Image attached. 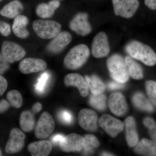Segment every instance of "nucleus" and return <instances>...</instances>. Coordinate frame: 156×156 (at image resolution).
<instances>
[{"instance_id":"nucleus-1","label":"nucleus","mask_w":156,"mask_h":156,"mask_svg":"<svg viewBox=\"0 0 156 156\" xmlns=\"http://www.w3.org/2000/svg\"><path fill=\"white\" fill-rule=\"evenodd\" d=\"M126 52L132 58L152 66L156 63V54L149 46L136 41H132L126 45Z\"/></svg>"},{"instance_id":"nucleus-2","label":"nucleus","mask_w":156,"mask_h":156,"mask_svg":"<svg viewBox=\"0 0 156 156\" xmlns=\"http://www.w3.org/2000/svg\"><path fill=\"white\" fill-rule=\"evenodd\" d=\"M90 55L87 45L80 44L70 49L64 59V64L68 69L75 70L82 67L87 61Z\"/></svg>"},{"instance_id":"nucleus-3","label":"nucleus","mask_w":156,"mask_h":156,"mask_svg":"<svg viewBox=\"0 0 156 156\" xmlns=\"http://www.w3.org/2000/svg\"><path fill=\"white\" fill-rule=\"evenodd\" d=\"M107 66L111 76L115 81L125 83L129 80L125 59L122 55L115 54L110 56L107 61Z\"/></svg>"},{"instance_id":"nucleus-4","label":"nucleus","mask_w":156,"mask_h":156,"mask_svg":"<svg viewBox=\"0 0 156 156\" xmlns=\"http://www.w3.org/2000/svg\"><path fill=\"white\" fill-rule=\"evenodd\" d=\"M33 28L37 35L43 39H53L61 30V25L53 20H37L33 23Z\"/></svg>"},{"instance_id":"nucleus-5","label":"nucleus","mask_w":156,"mask_h":156,"mask_svg":"<svg viewBox=\"0 0 156 156\" xmlns=\"http://www.w3.org/2000/svg\"><path fill=\"white\" fill-rule=\"evenodd\" d=\"M55 122L53 117L47 112H44L39 118L35 127V135L38 139L48 138L55 128Z\"/></svg>"},{"instance_id":"nucleus-6","label":"nucleus","mask_w":156,"mask_h":156,"mask_svg":"<svg viewBox=\"0 0 156 156\" xmlns=\"http://www.w3.org/2000/svg\"><path fill=\"white\" fill-rule=\"evenodd\" d=\"M114 11L116 16L130 18L136 13L139 2L138 0H112Z\"/></svg>"},{"instance_id":"nucleus-7","label":"nucleus","mask_w":156,"mask_h":156,"mask_svg":"<svg viewBox=\"0 0 156 156\" xmlns=\"http://www.w3.org/2000/svg\"><path fill=\"white\" fill-rule=\"evenodd\" d=\"M1 50L3 56L10 63L21 60L26 54L25 50L21 46L9 41L3 42Z\"/></svg>"},{"instance_id":"nucleus-8","label":"nucleus","mask_w":156,"mask_h":156,"mask_svg":"<svg viewBox=\"0 0 156 156\" xmlns=\"http://www.w3.org/2000/svg\"><path fill=\"white\" fill-rule=\"evenodd\" d=\"M110 50L108 37L105 33L100 32L95 35L92 41V55L96 58H102L109 54Z\"/></svg>"},{"instance_id":"nucleus-9","label":"nucleus","mask_w":156,"mask_h":156,"mask_svg":"<svg viewBox=\"0 0 156 156\" xmlns=\"http://www.w3.org/2000/svg\"><path fill=\"white\" fill-rule=\"evenodd\" d=\"M25 137V134L18 128L12 129L6 144V152L8 154H14L20 152L24 147Z\"/></svg>"},{"instance_id":"nucleus-10","label":"nucleus","mask_w":156,"mask_h":156,"mask_svg":"<svg viewBox=\"0 0 156 156\" xmlns=\"http://www.w3.org/2000/svg\"><path fill=\"white\" fill-rule=\"evenodd\" d=\"M98 122L100 127L112 137H116L124 129L122 122L110 115H103Z\"/></svg>"},{"instance_id":"nucleus-11","label":"nucleus","mask_w":156,"mask_h":156,"mask_svg":"<svg viewBox=\"0 0 156 156\" xmlns=\"http://www.w3.org/2000/svg\"><path fill=\"white\" fill-rule=\"evenodd\" d=\"M69 26L72 30L82 36L89 34L92 31V27L88 20V15L83 12L76 14L70 22Z\"/></svg>"},{"instance_id":"nucleus-12","label":"nucleus","mask_w":156,"mask_h":156,"mask_svg":"<svg viewBox=\"0 0 156 156\" xmlns=\"http://www.w3.org/2000/svg\"><path fill=\"white\" fill-rule=\"evenodd\" d=\"M84 144V137L76 133H72L64 136L59 143V147L61 150L65 152H80L83 150Z\"/></svg>"},{"instance_id":"nucleus-13","label":"nucleus","mask_w":156,"mask_h":156,"mask_svg":"<svg viewBox=\"0 0 156 156\" xmlns=\"http://www.w3.org/2000/svg\"><path fill=\"white\" fill-rule=\"evenodd\" d=\"M98 117L95 112L89 109L81 110L78 116V122L81 128L88 131H95L97 129Z\"/></svg>"},{"instance_id":"nucleus-14","label":"nucleus","mask_w":156,"mask_h":156,"mask_svg":"<svg viewBox=\"0 0 156 156\" xmlns=\"http://www.w3.org/2000/svg\"><path fill=\"white\" fill-rule=\"evenodd\" d=\"M108 105L112 112L118 116L124 115L128 111V105L126 98L120 92H115L110 95Z\"/></svg>"},{"instance_id":"nucleus-15","label":"nucleus","mask_w":156,"mask_h":156,"mask_svg":"<svg viewBox=\"0 0 156 156\" xmlns=\"http://www.w3.org/2000/svg\"><path fill=\"white\" fill-rule=\"evenodd\" d=\"M47 67V63L44 60L34 58H24L19 65L20 71L24 74L43 71Z\"/></svg>"},{"instance_id":"nucleus-16","label":"nucleus","mask_w":156,"mask_h":156,"mask_svg":"<svg viewBox=\"0 0 156 156\" xmlns=\"http://www.w3.org/2000/svg\"><path fill=\"white\" fill-rule=\"evenodd\" d=\"M72 40V36L69 33L62 31L53 38L47 47L49 52L57 53L62 51Z\"/></svg>"},{"instance_id":"nucleus-17","label":"nucleus","mask_w":156,"mask_h":156,"mask_svg":"<svg viewBox=\"0 0 156 156\" xmlns=\"http://www.w3.org/2000/svg\"><path fill=\"white\" fill-rule=\"evenodd\" d=\"M65 85L67 87H75L81 96L86 97L89 94V87L87 81L82 76L77 73H71L64 78Z\"/></svg>"},{"instance_id":"nucleus-18","label":"nucleus","mask_w":156,"mask_h":156,"mask_svg":"<svg viewBox=\"0 0 156 156\" xmlns=\"http://www.w3.org/2000/svg\"><path fill=\"white\" fill-rule=\"evenodd\" d=\"M27 149L32 156H47L52 149L51 142L48 140H42L31 143Z\"/></svg>"},{"instance_id":"nucleus-19","label":"nucleus","mask_w":156,"mask_h":156,"mask_svg":"<svg viewBox=\"0 0 156 156\" xmlns=\"http://www.w3.org/2000/svg\"><path fill=\"white\" fill-rule=\"evenodd\" d=\"M29 22L28 19L24 15H19L14 19L12 30L14 34L21 39H25L29 35L26 29Z\"/></svg>"},{"instance_id":"nucleus-20","label":"nucleus","mask_w":156,"mask_h":156,"mask_svg":"<svg viewBox=\"0 0 156 156\" xmlns=\"http://www.w3.org/2000/svg\"><path fill=\"white\" fill-rule=\"evenodd\" d=\"M125 123L127 143L130 147H134L138 142L135 121L133 117H128L125 120Z\"/></svg>"},{"instance_id":"nucleus-21","label":"nucleus","mask_w":156,"mask_h":156,"mask_svg":"<svg viewBox=\"0 0 156 156\" xmlns=\"http://www.w3.org/2000/svg\"><path fill=\"white\" fill-rule=\"evenodd\" d=\"M60 6L58 1H50L48 3H42L38 5L36 9V14L38 17L42 18H50L53 16L55 11Z\"/></svg>"},{"instance_id":"nucleus-22","label":"nucleus","mask_w":156,"mask_h":156,"mask_svg":"<svg viewBox=\"0 0 156 156\" xmlns=\"http://www.w3.org/2000/svg\"><path fill=\"white\" fill-rule=\"evenodd\" d=\"M136 153L144 156H156V143L148 139L141 140L135 145Z\"/></svg>"},{"instance_id":"nucleus-23","label":"nucleus","mask_w":156,"mask_h":156,"mask_svg":"<svg viewBox=\"0 0 156 156\" xmlns=\"http://www.w3.org/2000/svg\"><path fill=\"white\" fill-rule=\"evenodd\" d=\"M23 7L19 1H14L6 5L0 11V14L9 18H15L20 15Z\"/></svg>"},{"instance_id":"nucleus-24","label":"nucleus","mask_w":156,"mask_h":156,"mask_svg":"<svg viewBox=\"0 0 156 156\" xmlns=\"http://www.w3.org/2000/svg\"><path fill=\"white\" fill-rule=\"evenodd\" d=\"M125 60L126 69L129 77L136 80L142 79L143 71L141 66L130 56H126Z\"/></svg>"},{"instance_id":"nucleus-25","label":"nucleus","mask_w":156,"mask_h":156,"mask_svg":"<svg viewBox=\"0 0 156 156\" xmlns=\"http://www.w3.org/2000/svg\"><path fill=\"white\" fill-rule=\"evenodd\" d=\"M85 80L90 91L93 95L102 94L105 90V86L102 81L95 75L85 76Z\"/></svg>"},{"instance_id":"nucleus-26","label":"nucleus","mask_w":156,"mask_h":156,"mask_svg":"<svg viewBox=\"0 0 156 156\" xmlns=\"http://www.w3.org/2000/svg\"><path fill=\"white\" fill-rule=\"evenodd\" d=\"M20 126L26 132L32 131L35 127V119L33 113L29 111L22 112L20 119Z\"/></svg>"},{"instance_id":"nucleus-27","label":"nucleus","mask_w":156,"mask_h":156,"mask_svg":"<svg viewBox=\"0 0 156 156\" xmlns=\"http://www.w3.org/2000/svg\"><path fill=\"white\" fill-rule=\"evenodd\" d=\"M132 100L134 105L139 109L149 112L154 111V108L151 104L140 92L135 93L132 97Z\"/></svg>"},{"instance_id":"nucleus-28","label":"nucleus","mask_w":156,"mask_h":156,"mask_svg":"<svg viewBox=\"0 0 156 156\" xmlns=\"http://www.w3.org/2000/svg\"><path fill=\"white\" fill-rule=\"evenodd\" d=\"M85 144L83 147L84 153L89 154L93 152L94 150L100 145L97 137L92 134H87L84 136Z\"/></svg>"},{"instance_id":"nucleus-29","label":"nucleus","mask_w":156,"mask_h":156,"mask_svg":"<svg viewBox=\"0 0 156 156\" xmlns=\"http://www.w3.org/2000/svg\"><path fill=\"white\" fill-rule=\"evenodd\" d=\"M89 102L91 106L98 110H104L106 108V97L102 93L98 95L92 94L89 98Z\"/></svg>"},{"instance_id":"nucleus-30","label":"nucleus","mask_w":156,"mask_h":156,"mask_svg":"<svg viewBox=\"0 0 156 156\" xmlns=\"http://www.w3.org/2000/svg\"><path fill=\"white\" fill-rule=\"evenodd\" d=\"M7 98L10 105L16 108H19L22 105L23 100L19 91L12 90L7 94Z\"/></svg>"},{"instance_id":"nucleus-31","label":"nucleus","mask_w":156,"mask_h":156,"mask_svg":"<svg viewBox=\"0 0 156 156\" xmlns=\"http://www.w3.org/2000/svg\"><path fill=\"white\" fill-rule=\"evenodd\" d=\"M145 88L149 100L156 106V83L153 81H147L146 83Z\"/></svg>"},{"instance_id":"nucleus-32","label":"nucleus","mask_w":156,"mask_h":156,"mask_svg":"<svg viewBox=\"0 0 156 156\" xmlns=\"http://www.w3.org/2000/svg\"><path fill=\"white\" fill-rule=\"evenodd\" d=\"M50 78V75L48 73L45 72L42 74L38 80V82L35 86V90L38 93H42L44 91L45 87Z\"/></svg>"},{"instance_id":"nucleus-33","label":"nucleus","mask_w":156,"mask_h":156,"mask_svg":"<svg viewBox=\"0 0 156 156\" xmlns=\"http://www.w3.org/2000/svg\"><path fill=\"white\" fill-rule=\"evenodd\" d=\"M59 118L62 122L69 124L72 122L73 117L69 112L66 110L62 111L59 114Z\"/></svg>"},{"instance_id":"nucleus-34","label":"nucleus","mask_w":156,"mask_h":156,"mask_svg":"<svg viewBox=\"0 0 156 156\" xmlns=\"http://www.w3.org/2000/svg\"><path fill=\"white\" fill-rule=\"evenodd\" d=\"M9 62L5 58L2 54L0 53V75L4 74L10 68Z\"/></svg>"},{"instance_id":"nucleus-35","label":"nucleus","mask_w":156,"mask_h":156,"mask_svg":"<svg viewBox=\"0 0 156 156\" xmlns=\"http://www.w3.org/2000/svg\"><path fill=\"white\" fill-rule=\"evenodd\" d=\"M11 32V27L9 23L5 22H0V33L3 36L7 37Z\"/></svg>"},{"instance_id":"nucleus-36","label":"nucleus","mask_w":156,"mask_h":156,"mask_svg":"<svg viewBox=\"0 0 156 156\" xmlns=\"http://www.w3.org/2000/svg\"><path fill=\"white\" fill-rule=\"evenodd\" d=\"M109 89L112 90H118L122 89L124 87V83H119L117 81H111L108 83Z\"/></svg>"},{"instance_id":"nucleus-37","label":"nucleus","mask_w":156,"mask_h":156,"mask_svg":"<svg viewBox=\"0 0 156 156\" xmlns=\"http://www.w3.org/2000/svg\"><path fill=\"white\" fill-rule=\"evenodd\" d=\"M8 88L7 80L2 76L0 75V96H2Z\"/></svg>"},{"instance_id":"nucleus-38","label":"nucleus","mask_w":156,"mask_h":156,"mask_svg":"<svg viewBox=\"0 0 156 156\" xmlns=\"http://www.w3.org/2000/svg\"><path fill=\"white\" fill-rule=\"evenodd\" d=\"M10 104L7 100L2 99L0 101V114L3 113L7 111L9 107Z\"/></svg>"},{"instance_id":"nucleus-39","label":"nucleus","mask_w":156,"mask_h":156,"mask_svg":"<svg viewBox=\"0 0 156 156\" xmlns=\"http://www.w3.org/2000/svg\"><path fill=\"white\" fill-rule=\"evenodd\" d=\"M149 133L153 141L156 143V124L148 128Z\"/></svg>"},{"instance_id":"nucleus-40","label":"nucleus","mask_w":156,"mask_h":156,"mask_svg":"<svg viewBox=\"0 0 156 156\" xmlns=\"http://www.w3.org/2000/svg\"><path fill=\"white\" fill-rule=\"evenodd\" d=\"M144 124L147 128H149L153 126L156 124L155 122L152 118L147 117L144 119L143 121Z\"/></svg>"},{"instance_id":"nucleus-41","label":"nucleus","mask_w":156,"mask_h":156,"mask_svg":"<svg viewBox=\"0 0 156 156\" xmlns=\"http://www.w3.org/2000/svg\"><path fill=\"white\" fill-rule=\"evenodd\" d=\"M146 5L151 10L156 9V0H144Z\"/></svg>"},{"instance_id":"nucleus-42","label":"nucleus","mask_w":156,"mask_h":156,"mask_svg":"<svg viewBox=\"0 0 156 156\" xmlns=\"http://www.w3.org/2000/svg\"><path fill=\"white\" fill-rule=\"evenodd\" d=\"M64 138V136L63 135L60 134H57L54 135L52 137V141L55 144H57L60 143Z\"/></svg>"},{"instance_id":"nucleus-43","label":"nucleus","mask_w":156,"mask_h":156,"mask_svg":"<svg viewBox=\"0 0 156 156\" xmlns=\"http://www.w3.org/2000/svg\"><path fill=\"white\" fill-rule=\"evenodd\" d=\"M42 109V105L41 104L37 102L32 107V111L34 113H37L40 112L41 111Z\"/></svg>"},{"instance_id":"nucleus-44","label":"nucleus","mask_w":156,"mask_h":156,"mask_svg":"<svg viewBox=\"0 0 156 156\" xmlns=\"http://www.w3.org/2000/svg\"><path fill=\"white\" fill-rule=\"evenodd\" d=\"M102 155L103 156H113L112 154H109L108 153H104L102 154Z\"/></svg>"},{"instance_id":"nucleus-45","label":"nucleus","mask_w":156,"mask_h":156,"mask_svg":"<svg viewBox=\"0 0 156 156\" xmlns=\"http://www.w3.org/2000/svg\"><path fill=\"white\" fill-rule=\"evenodd\" d=\"M2 151L0 149V156H2Z\"/></svg>"},{"instance_id":"nucleus-46","label":"nucleus","mask_w":156,"mask_h":156,"mask_svg":"<svg viewBox=\"0 0 156 156\" xmlns=\"http://www.w3.org/2000/svg\"><path fill=\"white\" fill-rule=\"evenodd\" d=\"M3 0H0V2H2Z\"/></svg>"},{"instance_id":"nucleus-47","label":"nucleus","mask_w":156,"mask_h":156,"mask_svg":"<svg viewBox=\"0 0 156 156\" xmlns=\"http://www.w3.org/2000/svg\"><path fill=\"white\" fill-rule=\"evenodd\" d=\"M55 1H58V0H55Z\"/></svg>"}]
</instances>
